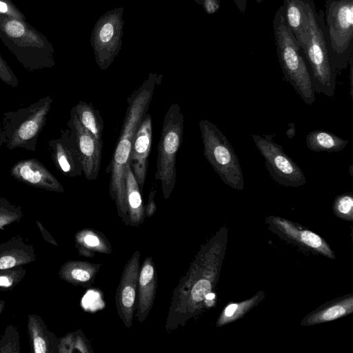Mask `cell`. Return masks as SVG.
Masks as SVG:
<instances>
[{
  "label": "cell",
  "mask_w": 353,
  "mask_h": 353,
  "mask_svg": "<svg viewBox=\"0 0 353 353\" xmlns=\"http://www.w3.org/2000/svg\"><path fill=\"white\" fill-rule=\"evenodd\" d=\"M252 137L275 182L285 187H299L306 183L303 171L285 153L282 145L272 140V136L252 134Z\"/></svg>",
  "instance_id": "9"
},
{
  "label": "cell",
  "mask_w": 353,
  "mask_h": 353,
  "mask_svg": "<svg viewBox=\"0 0 353 353\" xmlns=\"http://www.w3.org/2000/svg\"><path fill=\"white\" fill-rule=\"evenodd\" d=\"M215 295L214 293H208L206 296H205V299L206 300H212L214 298Z\"/></svg>",
  "instance_id": "39"
},
{
  "label": "cell",
  "mask_w": 353,
  "mask_h": 353,
  "mask_svg": "<svg viewBox=\"0 0 353 353\" xmlns=\"http://www.w3.org/2000/svg\"><path fill=\"white\" fill-rule=\"evenodd\" d=\"M126 203L130 224L137 226L143 221L145 210L141 191L132 170L130 163L125 167Z\"/></svg>",
  "instance_id": "18"
},
{
  "label": "cell",
  "mask_w": 353,
  "mask_h": 353,
  "mask_svg": "<svg viewBox=\"0 0 353 353\" xmlns=\"http://www.w3.org/2000/svg\"><path fill=\"white\" fill-rule=\"evenodd\" d=\"M34 259V248L17 236L0 245V270L21 266Z\"/></svg>",
  "instance_id": "17"
},
{
  "label": "cell",
  "mask_w": 353,
  "mask_h": 353,
  "mask_svg": "<svg viewBox=\"0 0 353 353\" xmlns=\"http://www.w3.org/2000/svg\"><path fill=\"white\" fill-rule=\"evenodd\" d=\"M184 130V117L179 105L172 103L167 110L157 147L155 179L161 184L163 196L168 199L176 185V158Z\"/></svg>",
  "instance_id": "6"
},
{
  "label": "cell",
  "mask_w": 353,
  "mask_h": 353,
  "mask_svg": "<svg viewBox=\"0 0 353 353\" xmlns=\"http://www.w3.org/2000/svg\"><path fill=\"white\" fill-rule=\"evenodd\" d=\"M23 216L22 210L10 203L7 199L0 197V228L15 221Z\"/></svg>",
  "instance_id": "26"
},
{
  "label": "cell",
  "mask_w": 353,
  "mask_h": 353,
  "mask_svg": "<svg viewBox=\"0 0 353 353\" xmlns=\"http://www.w3.org/2000/svg\"><path fill=\"white\" fill-rule=\"evenodd\" d=\"M0 79L6 84L17 87L18 85V79L11 68L8 65L0 54Z\"/></svg>",
  "instance_id": "32"
},
{
  "label": "cell",
  "mask_w": 353,
  "mask_h": 353,
  "mask_svg": "<svg viewBox=\"0 0 353 353\" xmlns=\"http://www.w3.org/2000/svg\"><path fill=\"white\" fill-rule=\"evenodd\" d=\"M0 14L19 20H26L24 14L12 0H0Z\"/></svg>",
  "instance_id": "31"
},
{
  "label": "cell",
  "mask_w": 353,
  "mask_h": 353,
  "mask_svg": "<svg viewBox=\"0 0 353 353\" xmlns=\"http://www.w3.org/2000/svg\"><path fill=\"white\" fill-rule=\"evenodd\" d=\"M324 18L328 54L337 73L353 57V0H326Z\"/></svg>",
  "instance_id": "5"
},
{
  "label": "cell",
  "mask_w": 353,
  "mask_h": 353,
  "mask_svg": "<svg viewBox=\"0 0 353 353\" xmlns=\"http://www.w3.org/2000/svg\"><path fill=\"white\" fill-rule=\"evenodd\" d=\"M152 143V117L146 113L136 132L130 154V165L141 192L147 176L148 157Z\"/></svg>",
  "instance_id": "13"
},
{
  "label": "cell",
  "mask_w": 353,
  "mask_h": 353,
  "mask_svg": "<svg viewBox=\"0 0 353 353\" xmlns=\"http://www.w3.org/2000/svg\"><path fill=\"white\" fill-rule=\"evenodd\" d=\"M256 2L259 4L261 3L264 0H255Z\"/></svg>",
  "instance_id": "42"
},
{
  "label": "cell",
  "mask_w": 353,
  "mask_h": 353,
  "mask_svg": "<svg viewBox=\"0 0 353 353\" xmlns=\"http://www.w3.org/2000/svg\"><path fill=\"white\" fill-rule=\"evenodd\" d=\"M162 75L150 73L148 78L127 99L128 107L119 138L106 172L110 175V194L115 202L118 214L123 221L130 223L126 203L125 167L130 163V154L136 132L143 117L148 112L157 85Z\"/></svg>",
  "instance_id": "1"
},
{
  "label": "cell",
  "mask_w": 353,
  "mask_h": 353,
  "mask_svg": "<svg viewBox=\"0 0 353 353\" xmlns=\"http://www.w3.org/2000/svg\"><path fill=\"white\" fill-rule=\"evenodd\" d=\"M353 299L350 297L332 305L326 310L312 316L307 320L308 323L313 324L329 321L338 319L352 312Z\"/></svg>",
  "instance_id": "25"
},
{
  "label": "cell",
  "mask_w": 353,
  "mask_h": 353,
  "mask_svg": "<svg viewBox=\"0 0 353 353\" xmlns=\"http://www.w3.org/2000/svg\"><path fill=\"white\" fill-rule=\"evenodd\" d=\"M0 40L28 70L50 68L55 65L52 44L26 20L0 14Z\"/></svg>",
  "instance_id": "3"
},
{
  "label": "cell",
  "mask_w": 353,
  "mask_h": 353,
  "mask_svg": "<svg viewBox=\"0 0 353 353\" xmlns=\"http://www.w3.org/2000/svg\"><path fill=\"white\" fill-rule=\"evenodd\" d=\"M201 6L204 11L208 14L216 12L221 8L220 0H194Z\"/></svg>",
  "instance_id": "33"
},
{
  "label": "cell",
  "mask_w": 353,
  "mask_h": 353,
  "mask_svg": "<svg viewBox=\"0 0 353 353\" xmlns=\"http://www.w3.org/2000/svg\"><path fill=\"white\" fill-rule=\"evenodd\" d=\"M48 146L54 163L63 175L74 177L83 174L77 145L70 128L63 131L59 138L50 140Z\"/></svg>",
  "instance_id": "14"
},
{
  "label": "cell",
  "mask_w": 353,
  "mask_h": 353,
  "mask_svg": "<svg viewBox=\"0 0 353 353\" xmlns=\"http://www.w3.org/2000/svg\"><path fill=\"white\" fill-rule=\"evenodd\" d=\"M289 126L290 128L287 130L286 135L290 139H292L295 135L296 129L293 123H289Z\"/></svg>",
  "instance_id": "38"
},
{
  "label": "cell",
  "mask_w": 353,
  "mask_h": 353,
  "mask_svg": "<svg viewBox=\"0 0 353 353\" xmlns=\"http://www.w3.org/2000/svg\"><path fill=\"white\" fill-rule=\"evenodd\" d=\"M10 174L17 181L28 185L49 191L64 192L58 179L37 159L17 161L11 168Z\"/></svg>",
  "instance_id": "15"
},
{
  "label": "cell",
  "mask_w": 353,
  "mask_h": 353,
  "mask_svg": "<svg viewBox=\"0 0 353 353\" xmlns=\"http://www.w3.org/2000/svg\"><path fill=\"white\" fill-rule=\"evenodd\" d=\"M233 1L241 13L245 12L248 0H233Z\"/></svg>",
  "instance_id": "37"
},
{
  "label": "cell",
  "mask_w": 353,
  "mask_h": 353,
  "mask_svg": "<svg viewBox=\"0 0 353 353\" xmlns=\"http://www.w3.org/2000/svg\"><path fill=\"white\" fill-rule=\"evenodd\" d=\"M52 99L48 96L22 110V118L12 129L7 146L9 149L34 147L37 137L45 125Z\"/></svg>",
  "instance_id": "10"
},
{
  "label": "cell",
  "mask_w": 353,
  "mask_h": 353,
  "mask_svg": "<svg viewBox=\"0 0 353 353\" xmlns=\"http://www.w3.org/2000/svg\"><path fill=\"white\" fill-rule=\"evenodd\" d=\"M99 267V264L86 261H68L60 269L59 276L67 282L73 284L90 285L93 282Z\"/></svg>",
  "instance_id": "19"
},
{
  "label": "cell",
  "mask_w": 353,
  "mask_h": 353,
  "mask_svg": "<svg viewBox=\"0 0 353 353\" xmlns=\"http://www.w3.org/2000/svg\"><path fill=\"white\" fill-rule=\"evenodd\" d=\"M25 273V270L20 266L0 270V289L14 287L23 278Z\"/></svg>",
  "instance_id": "28"
},
{
  "label": "cell",
  "mask_w": 353,
  "mask_h": 353,
  "mask_svg": "<svg viewBox=\"0 0 353 353\" xmlns=\"http://www.w3.org/2000/svg\"><path fill=\"white\" fill-rule=\"evenodd\" d=\"M157 276L152 258L145 259L139 270L137 282L138 301L135 305L136 319L143 323L152 309L157 289Z\"/></svg>",
  "instance_id": "16"
},
{
  "label": "cell",
  "mask_w": 353,
  "mask_h": 353,
  "mask_svg": "<svg viewBox=\"0 0 353 353\" xmlns=\"http://www.w3.org/2000/svg\"><path fill=\"white\" fill-rule=\"evenodd\" d=\"M203 154L221 179L230 187L243 190V171L232 145L218 127L208 119L199 123Z\"/></svg>",
  "instance_id": "7"
},
{
  "label": "cell",
  "mask_w": 353,
  "mask_h": 353,
  "mask_svg": "<svg viewBox=\"0 0 353 353\" xmlns=\"http://www.w3.org/2000/svg\"><path fill=\"white\" fill-rule=\"evenodd\" d=\"M4 305H5L4 301H0V314H1V311L3 310Z\"/></svg>",
  "instance_id": "40"
},
{
  "label": "cell",
  "mask_w": 353,
  "mask_h": 353,
  "mask_svg": "<svg viewBox=\"0 0 353 353\" xmlns=\"http://www.w3.org/2000/svg\"><path fill=\"white\" fill-rule=\"evenodd\" d=\"M73 109L81 125L100 143H103L104 123L99 111L91 103L79 101Z\"/></svg>",
  "instance_id": "21"
},
{
  "label": "cell",
  "mask_w": 353,
  "mask_h": 353,
  "mask_svg": "<svg viewBox=\"0 0 353 353\" xmlns=\"http://www.w3.org/2000/svg\"><path fill=\"white\" fill-rule=\"evenodd\" d=\"M254 299L241 303V304L232 303L227 306L219 319L218 325H223L230 321L236 319L253 303Z\"/></svg>",
  "instance_id": "29"
},
{
  "label": "cell",
  "mask_w": 353,
  "mask_h": 353,
  "mask_svg": "<svg viewBox=\"0 0 353 353\" xmlns=\"http://www.w3.org/2000/svg\"><path fill=\"white\" fill-rule=\"evenodd\" d=\"M124 9L117 7L105 12L96 21L90 36L95 62L108 69L119 54L123 41Z\"/></svg>",
  "instance_id": "8"
},
{
  "label": "cell",
  "mask_w": 353,
  "mask_h": 353,
  "mask_svg": "<svg viewBox=\"0 0 353 353\" xmlns=\"http://www.w3.org/2000/svg\"><path fill=\"white\" fill-rule=\"evenodd\" d=\"M334 208L339 214L351 217L353 210L352 192L345 193L336 197L334 201Z\"/></svg>",
  "instance_id": "30"
},
{
  "label": "cell",
  "mask_w": 353,
  "mask_h": 353,
  "mask_svg": "<svg viewBox=\"0 0 353 353\" xmlns=\"http://www.w3.org/2000/svg\"><path fill=\"white\" fill-rule=\"evenodd\" d=\"M37 223L45 239L50 243H52L54 245H57L56 243V241L51 236V235L47 232V230L44 228L42 227V225L38 221H37Z\"/></svg>",
  "instance_id": "35"
},
{
  "label": "cell",
  "mask_w": 353,
  "mask_h": 353,
  "mask_svg": "<svg viewBox=\"0 0 353 353\" xmlns=\"http://www.w3.org/2000/svg\"><path fill=\"white\" fill-rule=\"evenodd\" d=\"M307 0H283L284 15L287 25L292 32L299 46L305 34Z\"/></svg>",
  "instance_id": "20"
},
{
  "label": "cell",
  "mask_w": 353,
  "mask_h": 353,
  "mask_svg": "<svg viewBox=\"0 0 353 353\" xmlns=\"http://www.w3.org/2000/svg\"><path fill=\"white\" fill-rule=\"evenodd\" d=\"M348 65H350V96L353 99V57L349 60Z\"/></svg>",
  "instance_id": "36"
},
{
  "label": "cell",
  "mask_w": 353,
  "mask_h": 353,
  "mask_svg": "<svg viewBox=\"0 0 353 353\" xmlns=\"http://www.w3.org/2000/svg\"><path fill=\"white\" fill-rule=\"evenodd\" d=\"M140 252H134L125 265L116 291L117 313L124 325L130 328L134 314L137 282L140 270Z\"/></svg>",
  "instance_id": "12"
},
{
  "label": "cell",
  "mask_w": 353,
  "mask_h": 353,
  "mask_svg": "<svg viewBox=\"0 0 353 353\" xmlns=\"http://www.w3.org/2000/svg\"><path fill=\"white\" fill-rule=\"evenodd\" d=\"M156 193H157V190H156L155 185L154 184V185L152 187L151 190L149 194L148 202L146 211H145V214L147 215V216H152L156 211L157 208H156V204L154 202V196H155Z\"/></svg>",
  "instance_id": "34"
},
{
  "label": "cell",
  "mask_w": 353,
  "mask_h": 353,
  "mask_svg": "<svg viewBox=\"0 0 353 353\" xmlns=\"http://www.w3.org/2000/svg\"><path fill=\"white\" fill-rule=\"evenodd\" d=\"M76 239L77 242L80 244L81 247L98 249L102 252H108L107 242H104L102 237L99 236L95 232L86 230L79 232Z\"/></svg>",
  "instance_id": "27"
},
{
  "label": "cell",
  "mask_w": 353,
  "mask_h": 353,
  "mask_svg": "<svg viewBox=\"0 0 353 353\" xmlns=\"http://www.w3.org/2000/svg\"><path fill=\"white\" fill-rule=\"evenodd\" d=\"M273 30L277 57L285 79L303 102L313 104L315 92L308 67L296 39L286 23L283 5L274 14Z\"/></svg>",
  "instance_id": "4"
},
{
  "label": "cell",
  "mask_w": 353,
  "mask_h": 353,
  "mask_svg": "<svg viewBox=\"0 0 353 353\" xmlns=\"http://www.w3.org/2000/svg\"><path fill=\"white\" fill-rule=\"evenodd\" d=\"M67 125L74 138L83 174L88 180H96L101 168L103 143L98 141L81 125L73 108Z\"/></svg>",
  "instance_id": "11"
},
{
  "label": "cell",
  "mask_w": 353,
  "mask_h": 353,
  "mask_svg": "<svg viewBox=\"0 0 353 353\" xmlns=\"http://www.w3.org/2000/svg\"><path fill=\"white\" fill-rule=\"evenodd\" d=\"M353 168V165L351 164L349 168V172H350V174L351 176H352V174H353V172H352L353 168Z\"/></svg>",
  "instance_id": "41"
},
{
  "label": "cell",
  "mask_w": 353,
  "mask_h": 353,
  "mask_svg": "<svg viewBox=\"0 0 353 353\" xmlns=\"http://www.w3.org/2000/svg\"><path fill=\"white\" fill-rule=\"evenodd\" d=\"M348 141L323 130H314L306 136L307 148L312 152H337L343 150Z\"/></svg>",
  "instance_id": "22"
},
{
  "label": "cell",
  "mask_w": 353,
  "mask_h": 353,
  "mask_svg": "<svg viewBox=\"0 0 353 353\" xmlns=\"http://www.w3.org/2000/svg\"><path fill=\"white\" fill-rule=\"evenodd\" d=\"M280 229L285 233L305 245L319 250L323 254L333 257L332 252L325 242L317 234L307 230L301 231L297 230L288 221L276 218L273 220Z\"/></svg>",
  "instance_id": "24"
},
{
  "label": "cell",
  "mask_w": 353,
  "mask_h": 353,
  "mask_svg": "<svg viewBox=\"0 0 353 353\" xmlns=\"http://www.w3.org/2000/svg\"><path fill=\"white\" fill-rule=\"evenodd\" d=\"M305 34L299 45L311 77L314 92L328 97L334 95L336 72L328 54L324 11L317 12L313 0H307Z\"/></svg>",
  "instance_id": "2"
},
{
  "label": "cell",
  "mask_w": 353,
  "mask_h": 353,
  "mask_svg": "<svg viewBox=\"0 0 353 353\" xmlns=\"http://www.w3.org/2000/svg\"><path fill=\"white\" fill-rule=\"evenodd\" d=\"M28 332L32 343L33 352L35 353H47L53 352L57 339L49 332L41 321L35 314L30 315L28 318Z\"/></svg>",
  "instance_id": "23"
}]
</instances>
